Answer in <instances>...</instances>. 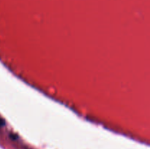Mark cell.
<instances>
[{"label": "cell", "mask_w": 150, "mask_h": 149, "mask_svg": "<svg viewBox=\"0 0 150 149\" xmlns=\"http://www.w3.org/2000/svg\"><path fill=\"white\" fill-rule=\"evenodd\" d=\"M4 125V120H2L1 118H0V127H3Z\"/></svg>", "instance_id": "obj_1"}]
</instances>
